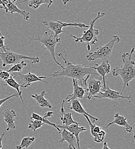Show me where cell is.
<instances>
[{"mask_svg": "<svg viewBox=\"0 0 135 149\" xmlns=\"http://www.w3.org/2000/svg\"><path fill=\"white\" fill-rule=\"evenodd\" d=\"M93 97H96V98L99 99L107 98V99H111L113 100H116V101L119 100L121 99H128L129 102L131 99V95L123 96L122 93L111 90L109 87L108 84L106 85L105 90H102L99 93H98Z\"/></svg>", "mask_w": 135, "mask_h": 149, "instance_id": "10", "label": "cell"}, {"mask_svg": "<svg viewBox=\"0 0 135 149\" xmlns=\"http://www.w3.org/2000/svg\"><path fill=\"white\" fill-rule=\"evenodd\" d=\"M73 93L66 97L67 102H71L74 99H82L85 97V94L87 93V89L80 86L77 80L73 79Z\"/></svg>", "mask_w": 135, "mask_h": 149, "instance_id": "12", "label": "cell"}, {"mask_svg": "<svg viewBox=\"0 0 135 149\" xmlns=\"http://www.w3.org/2000/svg\"><path fill=\"white\" fill-rule=\"evenodd\" d=\"M16 97V98H18V97H19V95H18V93H14V94H13V95H10V96H8V97H5V98L0 99V107H1V106H2V104L3 103H4L6 101H7V100H9V99H10V98H12V97Z\"/></svg>", "mask_w": 135, "mask_h": 149, "instance_id": "29", "label": "cell"}, {"mask_svg": "<svg viewBox=\"0 0 135 149\" xmlns=\"http://www.w3.org/2000/svg\"><path fill=\"white\" fill-rule=\"evenodd\" d=\"M0 5H1V2H0ZM0 8H2V9H3V7H2V6H0Z\"/></svg>", "mask_w": 135, "mask_h": 149, "instance_id": "36", "label": "cell"}, {"mask_svg": "<svg viewBox=\"0 0 135 149\" xmlns=\"http://www.w3.org/2000/svg\"><path fill=\"white\" fill-rule=\"evenodd\" d=\"M54 113H55L54 112L48 111L47 112H46L45 113H44L43 116L44 117V118H47V119H48V118H50V117L52 116Z\"/></svg>", "mask_w": 135, "mask_h": 149, "instance_id": "31", "label": "cell"}, {"mask_svg": "<svg viewBox=\"0 0 135 149\" xmlns=\"http://www.w3.org/2000/svg\"><path fill=\"white\" fill-rule=\"evenodd\" d=\"M11 76L16 81H18L22 83L21 84L22 88H27L28 87L30 86L32 83L38 81H41L48 85V83L47 81L43 80V79H46V77L38 76L34 74H32L30 72L25 74H21L20 72L13 73V74Z\"/></svg>", "mask_w": 135, "mask_h": 149, "instance_id": "9", "label": "cell"}, {"mask_svg": "<svg viewBox=\"0 0 135 149\" xmlns=\"http://www.w3.org/2000/svg\"><path fill=\"white\" fill-rule=\"evenodd\" d=\"M68 2H69V1H66V2H64V1H63V3H64V5H66V3H67Z\"/></svg>", "mask_w": 135, "mask_h": 149, "instance_id": "34", "label": "cell"}, {"mask_svg": "<svg viewBox=\"0 0 135 149\" xmlns=\"http://www.w3.org/2000/svg\"><path fill=\"white\" fill-rule=\"evenodd\" d=\"M0 36H2V35H1V32H0Z\"/></svg>", "mask_w": 135, "mask_h": 149, "instance_id": "37", "label": "cell"}, {"mask_svg": "<svg viewBox=\"0 0 135 149\" xmlns=\"http://www.w3.org/2000/svg\"><path fill=\"white\" fill-rule=\"evenodd\" d=\"M5 39V37H3L2 36H0V48H1V50H3L6 48L5 44H4V40Z\"/></svg>", "mask_w": 135, "mask_h": 149, "instance_id": "30", "label": "cell"}, {"mask_svg": "<svg viewBox=\"0 0 135 149\" xmlns=\"http://www.w3.org/2000/svg\"><path fill=\"white\" fill-rule=\"evenodd\" d=\"M135 51V48H132L130 53H124L121 55L123 65L116 67L112 71V74L116 77L120 76L123 81L124 87L121 93H123L126 87H129V82L135 77V61L132 60V56Z\"/></svg>", "mask_w": 135, "mask_h": 149, "instance_id": "2", "label": "cell"}, {"mask_svg": "<svg viewBox=\"0 0 135 149\" xmlns=\"http://www.w3.org/2000/svg\"><path fill=\"white\" fill-rule=\"evenodd\" d=\"M120 38L118 36H113L112 38L103 46H99L93 52L88 54L86 57L89 61H94L97 59L108 60L112 55L115 45L118 43Z\"/></svg>", "mask_w": 135, "mask_h": 149, "instance_id": "5", "label": "cell"}, {"mask_svg": "<svg viewBox=\"0 0 135 149\" xmlns=\"http://www.w3.org/2000/svg\"><path fill=\"white\" fill-rule=\"evenodd\" d=\"M102 79L99 74L90 75L86 82V89L87 95L85 96L88 100L99 93L103 90Z\"/></svg>", "mask_w": 135, "mask_h": 149, "instance_id": "7", "label": "cell"}, {"mask_svg": "<svg viewBox=\"0 0 135 149\" xmlns=\"http://www.w3.org/2000/svg\"><path fill=\"white\" fill-rule=\"evenodd\" d=\"M31 119H34V120H40L41 122H42L44 124H47V125H48L52 127H54V128H55L57 130L59 131V133H60L61 130L59 129L58 127H57V125L55 123H52L50 121H49L48 120L47 118H45L44 117H43V116H40L38 115V113H34L33 112L31 115Z\"/></svg>", "mask_w": 135, "mask_h": 149, "instance_id": "23", "label": "cell"}, {"mask_svg": "<svg viewBox=\"0 0 135 149\" xmlns=\"http://www.w3.org/2000/svg\"><path fill=\"white\" fill-rule=\"evenodd\" d=\"M84 117L86 118L90 128V133L92 135L94 138V141L97 143H101L102 142L106 135V132L105 131L103 130V128L98 126L96 125L93 124L91 120H90L89 118L86 115H83Z\"/></svg>", "mask_w": 135, "mask_h": 149, "instance_id": "13", "label": "cell"}, {"mask_svg": "<svg viewBox=\"0 0 135 149\" xmlns=\"http://www.w3.org/2000/svg\"><path fill=\"white\" fill-rule=\"evenodd\" d=\"M72 149H77V148H75V147H73V148H72Z\"/></svg>", "mask_w": 135, "mask_h": 149, "instance_id": "35", "label": "cell"}, {"mask_svg": "<svg viewBox=\"0 0 135 149\" xmlns=\"http://www.w3.org/2000/svg\"><path fill=\"white\" fill-rule=\"evenodd\" d=\"M102 149H110L109 148L108 146V143H107L106 142H105L104 143V144H103V147H102Z\"/></svg>", "mask_w": 135, "mask_h": 149, "instance_id": "33", "label": "cell"}, {"mask_svg": "<svg viewBox=\"0 0 135 149\" xmlns=\"http://www.w3.org/2000/svg\"><path fill=\"white\" fill-rule=\"evenodd\" d=\"M1 51H0V58L2 61V66L3 68L8 65H15L17 64L22 61V60H29L33 64H38L40 62V58L38 57H32L18 54L10 51L8 48Z\"/></svg>", "mask_w": 135, "mask_h": 149, "instance_id": "6", "label": "cell"}, {"mask_svg": "<svg viewBox=\"0 0 135 149\" xmlns=\"http://www.w3.org/2000/svg\"><path fill=\"white\" fill-rule=\"evenodd\" d=\"M27 65V64L25 63L24 61H21L17 64L13 65L8 70L6 71L9 74L11 73H16V72H20L22 71V70Z\"/></svg>", "mask_w": 135, "mask_h": 149, "instance_id": "26", "label": "cell"}, {"mask_svg": "<svg viewBox=\"0 0 135 149\" xmlns=\"http://www.w3.org/2000/svg\"><path fill=\"white\" fill-rule=\"evenodd\" d=\"M35 137H30V136H27L24 137L19 145H17L16 146V149H27L28 147H29L32 143L35 141Z\"/></svg>", "mask_w": 135, "mask_h": 149, "instance_id": "25", "label": "cell"}, {"mask_svg": "<svg viewBox=\"0 0 135 149\" xmlns=\"http://www.w3.org/2000/svg\"><path fill=\"white\" fill-rule=\"evenodd\" d=\"M3 83H4L5 84L8 85L9 86H10V87L14 88L15 90H16L17 91V93H18V95H19V97H20V99L21 100V102H22L23 104H24L23 99L22 97V93H21V91L20 90V87L22 88V86L20 84H19L18 82L16 81L15 80V79L11 75H10V77L8 79L5 80Z\"/></svg>", "mask_w": 135, "mask_h": 149, "instance_id": "22", "label": "cell"}, {"mask_svg": "<svg viewBox=\"0 0 135 149\" xmlns=\"http://www.w3.org/2000/svg\"><path fill=\"white\" fill-rule=\"evenodd\" d=\"M96 67H94V69L99 74L102 79L103 90L106 89L107 83L106 82V75L109 74L111 70V67L109 63V60H102V63L98 65L95 64Z\"/></svg>", "mask_w": 135, "mask_h": 149, "instance_id": "14", "label": "cell"}, {"mask_svg": "<svg viewBox=\"0 0 135 149\" xmlns=\"http://www.w3.org/2000/svg\"><path fill=\"white\" fill-rule=\"evenodd\" d=\"M56 56L62 57L64 61L65 67L61 71H57L54 74H50L51 76L54 77H71L72 79L77 80L78 83H80V86L86 88V82L90 75H97L98 74L94 69V67L90 65L86 64H74L70 62L66 56L63 55L60 53L57 54Z\"/></svg>", "mask_w": 135, "mask_h": 149, "instance_id": "1", "label": "cell"}, {"mask_svg": "<svg viewBox=\"0 0 135 149\" xmlns=\"http://www.w3.org/2000/svg\"><path fill=\"white\" fill-rule=\"evenodd\" d=\"M43 25L47 26L48 29L51 30V32L54 33L55 36H58V35L64 31L62 30V28L64 27L67 26H77L80 28H89L88 25H86L83 23H66V22H62L60 21H58L57 22L45 20L43 19L41 21Z\"/></svg>", "mask_w": 135, "mask_h": 149, "instance_id": "8", "label": "cell"}, {"mask_svg": "<svg viewBox=\"0 0 135 149\" xmlns=\"http://www.w3.org/2000/svg\"><path fill=\"white\" fill-rule=\"evenodd\" d=\"M64 102H65L64 100L63 101L61 106V109H60V119L62 122V126H67L72 124H79V122H77L73 120L71 113L66 112L64 111Z\"/></svg>", "mask_w": 135, "mask_h": 149, "instance_id": "20", "label": "cell"}, {"mask_svg": "<svg viewBox=\"0 0 135 149\" xmlns=\"http://www.w3.org/2000/svg\"><path fill=\"white\" fill-rule=\"evenodd\" d=\"M16 1H0L1 5H2L3 8L5 9V12H9L11 15H13L15 13H17L23 16L24 19L28 21L30 17V13L25 10H20L17 6V3H15Z\"/></svg>", "mask_w": 135, "mask_h": 149, "instance_id": "11", "label": "cell"}, {"mask_svg": "<svg viewBox=\"0 0 135 149\" xmlns=\"http://www.w3.org/2000/svg\"><path fill=\"white\" fill-rule=\"evenodd\" d=\"M45 95V91H43L40 94L35 93L32 95L31 97L34 98L37 102V104L41 107H47L49 109L52 108V106L48 100L44 98V95Z\"/></svg>", "mask_w": 135, "mask_h": 149, "instance_id": "21", "label": "cell"}, {"mask_svg": "<svg viewBox=\"0 0 135 149\" xmlns=\"http://www.w3.org/2000/svg\"><path fill=\"white\" fill-rule=\"evenodd\" d=\"M29 39L35 41H38L40 42L43 46H44L46 49H47L54 60L55 63L59 65L62 69L64 67L60 64L56 59V53H55V48L57 43L61 41L60 38H58V36H55L54 33L51 31L45 32L42 36H38L36 38H32L28 37Z\"/></svg>", "mask_w": 135, "mask_h": 149, "instance_id": "4", "label": "cell"}, {"mask_svg": "<svg viewBox=\"0 0 135 149\" xmlns=\"http://www.w3.org/2000/svg\"><path fill=\"white\" fill-rule=\"evenodd\" d=\"M59 134H61V138L59 141L60 143H63V142L66 141L69 143V149H71L73 147L77 148V140L73 134L65 129H62Z\"/></svg>", "mask_w": 135, "mask_h": 149, "instance_id": "18", "label": "cell"}, {"mask_svg": "<svg viewBox=\"0 0 135 149\" xmlns=\"http://www.w3.org/2000/svg\"><path fill=\"white\" fill-rule=\"evenodd\" d=\"M57 126L59 129H65V130L69 131L70 132H71L72 134H73L77 140L78 149H80V145H79V135L82 132L87 131V129L85 127H84L83 126H79V124H72V125L67 126H64L62 125H57Z\"/></svg>", "mask_w": 135, "mask_h": 149, "instance_id": "15", "label": "cell"}, {"mask_svg": "<svg viewBox=\"0 0 135 149\" xmlns=\"http://www.w3.org/2000/svg\"><path fill=\"white\" fill-rule=\"evenodd\" d=\"M43 125H44V123L40 120H32L29 123L28 128L31 130L36 131V130L40 129Z\"/></svg>", "mask_w": 135, "mask_h": 149, "instance_id": "27", "label": "cell"}, {"mask_svg": "<svg viewBox=\"0 0 135 149\" xmlns=\"http://www.w3.org/2000/svg\"><path fill=\"white\" fill-rule=\"evenodd\" d=\"M69 109L77 112L79 114H82L83 115H85L87 116L89 118H90L89 119H91V120L93 123H94L95 122L98 120V118L92 116L88 112L86 111V110L83 109L82 105L81 104L80 101L78 99H74V100H72L71 102L70 106L69 107Z\"/></svg>", "mask_w": 135, "mask_h": 149, "instance_id": "17", "label": "cell"}, {"mask_svg": "<svg viewBox=\"0 0 135 149\" xmlns=\"http://www.w3.org/2000/svg\"><path fill=\"white\" fill-rule=\"evenodd\" d=\"M2 115L3 117L5 122L6 123L8 127L6 131L14 130L16 129V126L15 123V117L16 116V113L13 110L6 109L2 112Z\"/></svg>", "mask_w": 135, "mask_h": 149, "instance_id": "16", "label": "cell"}, {"mask_svg": "<svg viewBox=\"0 0 135 149\" xmlns=\"http://www.w3.org/2000/svg\"><path fill=\"white\" fill-rule=\"evenodd\" d=\"M10 76V74L6 71L0 70V81L3 83L5 80L8 79Z\"/></svg>", "mask_w": 135, "mask_h": 149, "instance_id": "28", "label": "cell"}, {"mask_svg": "<svg viewBox=\"0 0 135 149\" xmlns=\"http://www.w3.org/2000/svg\"><path fill=\"white\" fill-rule=\"evenodd\" d=\"M105 16V13H101L98 12L97 13L96 17L91 20L90 22V25L89 26V29L84 31L82 36L80 37H76L74 35H71V37H73L76 42H86L87 44V48L89 51H90V44L95 45L98 41L97 36L99 34L98 29H96L94 28V24L97 19H101Z\"/></svg>", "mask_w": 135, "mask_h": 149, "instance_id": "3", "label": "cell"}, {"mask_svg": "<svg viewBox=\"0 0 135 149\" xmlns=\"http://www.w3.org/2000/svg\"><path fill=\"white\" fill-rule=\"evenodd\" d=\"M5 135V132H3L1 135V136H0V149H2V139H3V138Z\"/></svg>", "mask_w": 135, "mask_h": 149, "instance_id": "32", "label": "cell"}, {"mask_svg": "<svg viewBox=\"0 0 135 149\" xmlns=\"http://www.w3.org/2000/svg\"><path fill=\"white\" fill-rule=\"evenodd\" d=\"M53 3L51 0H31L28 2V6L33 9H37L41 5L47 4V8H50Z\"/></svg>", "mask_w": 135, "mask_h": 149, "instance_id": "24", "label": "cell"}, {"mask_svg": "<svg viewBox=\"0 0 135 149\" xmlns=\"http://www.w3.org/2000/svg\"><path fill=\"white\" fill-rule=\"evenodd\" d=\"M113 124H116L118 126L124 127L126 131L128 132H131L132 131L133 128L131 125L128 124L127 121V119L123 115H120L119 113H116L115 114L114 120L112 122L108 124V125L105 127H108Z\"/></svg>", "mask_w": 135, "mask_h": 149, "instance_id": "19", "label": "cell"}]
</instances>
